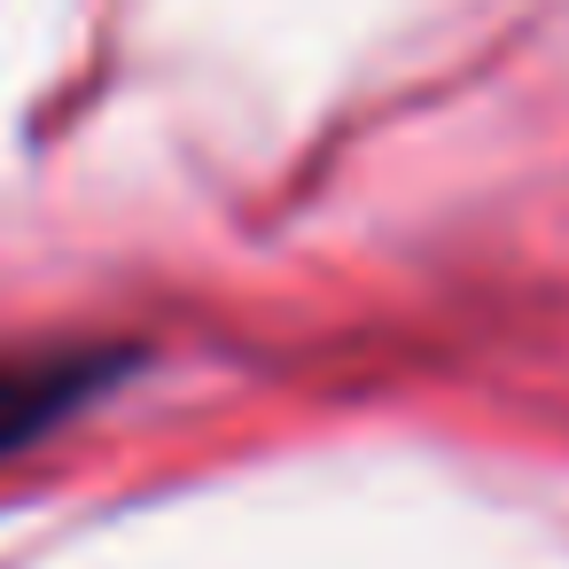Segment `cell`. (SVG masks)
Instances as JSON below:
<instances>
[{
	"label": "cell",
	"instance_id": "cell-1",
	"mask_svg": "<svg viewBox=\"0 0 569 569\" xmlns=\"http://www.w3.org/2000/svg\"><path fill=\"white\" fill-rule=\"evenodd\" d=\"M118 375H126V351H102V343L0 351V460H17L24 445H40L48 429H63Z\"/></svg>",
	"mask_w": 569,
	"mask_h": 569
}]
</instances>
